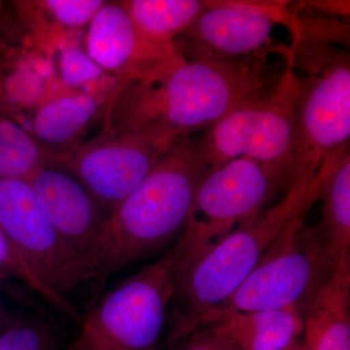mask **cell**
<instances>
[{
    "label": "cell",
    "mask_w": 350,
    "mask_h": 350,
    "mask_svg": "<svg viewBox=\"0 0 350 350\" xmlns=\"http://www.w3.org/2000/svg\"><path fill=\"white\" fill-rule=\"evenodd\" d=\"M269 59L185 62L160 81L124 82L110 100L101 133L149 124L184 137L206 131L243 101L278 81Z\"/></svg>",
    "instance_id": "cell-1"
},
{
    "label": "cell",
    "mask_w": 350,
    "mask_h": 350,
    "mask_svg": "<svg viewBox=\"0 0 350 350\" xmlns=\"http://www.w3.org/2000/svg\"><path fill=\"white\" fill-rule=\"evenodd\" d=\"M330 162L323 163L314 180L295 182L275 206L239 225L186 271L172 275L175 317L169 344H178L198 330L202 317L241 286L290 221L310 211Z\"/></svg>",
    "instance_id": "cell-2"
},
{
    "label": "cell",
    "mask_w": 350,
    "mask_h": 350,
    "mask_svg": "<svg viewBox=\"0 0 350 350\" xmlns=\"http://www.w3.org/2000/svg\"><path fill=\"white\" fill-rule=\"evenodd\" d=\"M208 170L191 137L182 138L160 159L107 219L101 243L105 280L178 238Z\"/></svg>",
    "instance_id": "cell-3"
},
{
    "label": "cell",
    "mask_w": 350,
    "mask_h": 350,
    "mask_svg": "<svg viewBox=\"0 0 350 350\" xmlns=\"http://www.w3.org/2000/svg\"><path fill=\"white\" fill-rule=\"evenodd\" d=\"M282 56L296 79L294 182L312 181L323 163L349 144V48L298 36Z\"/></svg>",
    "instance_id": "cell-4"
},
{
    "label": "cell",
    "mask_w": 350,
    "mask_h": 350,
    "mask_svg": "<svg viewBox=\"0 0 350 350\" xmlns=\"http://www.w3.org/2000/svg\"><path fill=\"white\" fill-rule=\"evenodd\" d=\"M291 170L248 157L209 170L200 181L183 231L169 251L172 275H180L239 225L261 213L291 186Z\"/></svg>",
    "instance_id": "cell-5"
},
{
    "label": "cell",
    "mask_w": 350,
    "mask_h": 350,
    "mask_svg": "<svg viewBox=\"0 0 350 350\" xmlns=\"http://www.w3.org/2000/svg\"><path fill=\"white\" fill-rule=\"evenodd\" d=\"M306 214L290 221L241 286L207 312L198 329L237 312L298 308L305 315L338 269L315 228L305 225Z\"/></svg>",
    "instance_id": "cell-6"
},
{
    "label": "cell",
    "mask_w": 350,
    "mask_h": 350,
    "mask_svg": "<svg viewBox=\"0 0 350 350\" xmlns=\"http://www.w3.org/2000/svg\"><path fill=\"white\" fill-rule=\"evenodd\" d=\"M296 142V79L285 62L275 84L243 101L204 131L196 145L208 170L248 157L293 174Z\"/></svg>",
    "instance_id": "cell-7"
},
{
    "label": "cell",
    "mask_w": 350,
    "mask_h": 350,
    "mask_svg": "<svg viewBox=\"0 0 350 350\" xmlns=\"http://www.w3.org/2000/svg\"><path fill=\"white\" fill-rule=\"evenodd\" d=\"M174 296L167 252L96 299L84 314L79 335L64 350H159Z\"/></svg>",
    "instance_id": "cell-8"
},
{
    "label": "cell",
    "mask_w": 350,
    "mask_h": 350,
    "mask_svg": "<svg viewBox=\"0 0 350 350\" xmlns=\"http://www.w3.org/2000/svg\"><path fill=\"white\" fill-rule=\"evenodd\" d=\"M0 228L39 282L77 310L73 298L103 283L57 231L27 179H0Z\"/></svg>",
    "instance_id": "cell-9"
},
{
    "label": "cell",
    "mask_w": 350,
    "mask_h": 350,
    "mask_svg": "<svg viewBox=\"0 0 350 350\" xmlns=\"http://www.w3.org/2000/svg\"><path fill=\"white\" fill-rule=\"evenodd\" d=\"M276 25L289 31L291 40L298 33L290 2L256 0H213L174 45L185 62L236 63L246 59H269L280 54L273 46Z\"/></svg>",
    "instance_id": "cell-10"
},
{
    "label": "cell",
    "mask_w": 350,
    "mask_h": 350,
    "mask_svg": "<svg viewBox=\"0 0 350 350\" xmlns=\"http://www.w3.org/2000/svg\"><path fill=\"white\" fill-rule=\"evenodd\" d=\"M183 137L159 124L121 133H98L64 161L109 217Z\"/></svg>",
    "instance_id": "cell-11"
},
{
    "label": "cell",
    "mask_w": 350,
    "mask_h": 350,
    "mask_svg": "<svg viewBox=\"0 0 350 350\" xmlns=\"http://www.w3.org/2000/svg\"><path fill=\"white\" fill-rule=\"evenodd\" d=\"M86 52L120 82L160 81L185 61L174 43L145 36L121 1H105L88 27Z\"/></svg>",
    "instance_id": "cell-12"
},
{
    "label": "cell",
    "mask_w": 350,
    "mask_h": 350,
    "mask_svg": "<svg viewBox=\"0 0 350 350\" xmlns=\"http://www.w3.org/2000/svg\"><path fill=\"white\" fill-rule=\"evenodd\" d=\"M52 224L101 282V243L107 215L62 159L48 156L29 179Z\"/></svg>",
    "instance_id": "cell-13"
},
{
    "label": "cell",
    "mask_w": 350,
    "mask_h": 350,
    "mask_svg": "<svg viewBox=\"0 0 350 350\" xmlns=\"http://www.w3.org/2000/svg\"><path fill=\"white\" fill-rule=\"evenodd\" d=\"M119 86L109 91L82 92L51 98L39 105L27 130L46 155L64 160L86 142L88 131L96 123L103 125Z\"/></svg>",
    "instance_id": "cell-14"
},
{
    "label": "cell",
    "mask_w": 350,
    "mask_h": 350,
    "mask_svg": "<svg viewBox=\"0 0 350 350\" xmlns=\"http://www.w3.org/2000/svg\"><path fill=\"white\" fill-rule=\"evenodd\" d=\"M350 268L338 269L306 308V350H350Z\"/></svg>",
    "instance_id": "cell-15"
},
{
    "label": "cell",
    "mask_w": 350,
    "mask_h": 350,
    "mask_svg": "<svg viewBox=\"0 0 350 350\" xmlns=\"http://www.w3.org/2000/svg\"><path fill=\"white\" fill-rule=\"evenodd\" d=\"M207 327L238 350H282L303 335L304 312L286 308L232 313Z\"/></svg>",
    "instance_id": "cell-16"
},
{
    "label": "cell",
    "mask_w": 350,
    "mask_h": 350,
    "mask_svg": "<svg viewBox=\"0 0 350 350\" xmlns=\"http://www.w3.org/2000/svg\"><path fill=\"white\" fill-rule=\"evenodd\" d=\"M319 200L321 220L315 227L338 269L350 268V152L345 145L331 158Z\"/></svg>",
    "instance_id": "cell-17"
},
{
    "label": "cell",
    "mask_w": 350,
    "mask_h": 350,
    "mask_svg": "<svg viewBox=\"0 0 350 350\" xmlns=\"http://www.w3.org/2000/svg\"><path fill=\"white\" fill-rule=\"evenodd\" d=\"M121 2L145 36L167 43H174L177 36L213 4V0H125Z\"/></svg>",
    "instance_id": "cell-18"
},
{
    "label": "cell",
    "mask_w": 350,
    "mask_h": 350,
    "mask_svg": "<svg viewBox=\"0 0 350 350\" xmlns=\"http://www.w3.org/2000/svg\"><path fill=\"white\" fill-rule=\"evenodd\" d=\"M47 158L17 117L0 111V179L29 180Z\"/></svg>",
    "instance_id": "cell-19"
},
{
    "label": "cell",
    "mask_w": 350,
    "mask_h": 350,
    "mask_svg": "<svg viewBox=\"0 0 350 350\" xmlns=\"http://www.w3.org/2000/svg\"><path fill=\"white\" fill-rule=\"evenodd\" d=\"M14 280L23 283L59 312L68 315L69 319L81 324L83 315L79 310L51 292L39 282L10 239L7 238L5 232L0 228V280Z\"/></svg>",
    "instance_id": "cell-20"
},
{
    "label": "cell",
    "mask_w": 350,
    "mask_h": 350,
    "mask_svg": "<svg viewBox=\"0 0 350 350\" xmlns=\"http://www.w3.org/2000/svg\"><path fill=\"white\" fill-rule=\"evenodd\" d=\"M0 350H64L49 322L33 315L10 317L0 331Z\"/></svg>",
    "instance_id": "cell-21"
},
{
    "label": "cell",
    "mask_w": 350,
    "mask_h": 350,
    "mask_svg": "<svg viewBox=\"0 0 350 350\" xmlns=\"http://www.w3.org/2000/svg\"><path fill=\"white\" fill-rule=\"evenodd\" d=\"M45 12L57 24L69 29H78L89 25L105 0H46L38 1Z\"/></svg>",
    "instance_id": "cell-22"
},
{
    "label": "cell",
    "mask_w": 350,
    "mask_h": 350,
    "mask_svg": "<svg viewBox=\"0 0 350 350\" xmlns=\"http://www.w3.org/2000/svg\"><path fill=\"white\" fill-rule=\"evenodd\" d=\"M109 76L90 57L87 52L69 48L64 51L61 59V78L64 86L77 88L98 82Z\"/></svg>",
    "instance_id": "cell-23"
},
{
    "label": "cell",
    "mask_w": 350,
    "mask_h": 350,
    "mask_svg": "<svg viewBox=\"0 0 350 350\" xmlns=\"http://www.w3.org/2000/svg\"><path fill=\"white\" fill-rule=\"evenodd\" d=\"M177 345V350H238L211 327L198 329Z\"/></svg>",
    "instance_id": "cell-24"
},
{
    "label": "cell",
    "mask_w": 350,
    "mask_h": 350,
    "mask_svg": "<svg viewBox=\"0 0 350 350\" xmlns=\"http://www.w3.org/2000/svg\"><path fill=\"white\" fill-rule=\"evenodd\" d=\"M297 6L332 17L349 20V1H301Z\"/></svg>",
    "instance_id": "cell-25"
},
{
    "label": "cell",
    "mask_w": 350,
    "mask_h": 350,
    "mask_svg": "<svg viewBox=\"0 0 350 350\" xmlns=\"http://www.w3.org/2000/svg\"><path fill=\"white\" fill-rule=\"evenodd\" d=\"M1 282V280H0ZM10 317L7 315L5 308H4L3 301H2L1 295H0V331L3 328Z\"/></svg>",
    "instance_id": "cell-26"
},
{
    "label": "cell",
    "mask_w": 350,
    "mask_h": 350,
    "mask_svg": "<svg viewBox=\"0 0 350 350\" xmlns=\"http://www.w3.org/2000/svg\"><path fill=\"white\" fill-rule=\"evenodd\" d=\"M282 350H306V347L305 344H304L303 340H294L291 344L288 345L286 347L282 349Z\"/></svg>",
    "instance_id": "cell-27"
},
{
    "label": "cell",
    "mask_w": 350,
    "mask_h": 350,
    "mask_svg": "<svg viewBox=\"0 0 350 350\" xmlns=\"http://www.w3.org/2000/svg\"><path fill=\"white\" fill-rule=\"evenodd\" d=\"M4 18V3L2 1H0V29L2 27V20Z\"/></svg>",
    "instance_id": "cell-28"
}]
</instances>
